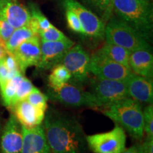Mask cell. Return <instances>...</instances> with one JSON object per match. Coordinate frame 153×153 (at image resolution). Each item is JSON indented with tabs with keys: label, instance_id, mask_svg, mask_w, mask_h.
I'll use <instances>...</instances> for the list:
<instances>
[{
	"label": "cell",
	"instance_id": "obj_12",
	"mask_svg": "<svg viewBox=\"0 0 153 153\" xmlns=\"http://www.w3.org/2000/svg\"><path fill=\"white\" fill-rule=\"evenodd\" d=\"M41 43L39 36L35 35L20 44L12 53L22 74L30 67L38 65L41 54Z\"/></svg>",
	"mask_w": 153,
	"mask_h": 153
},
{
	"label": "cell",
	"instance_id": "obj_23",
	"mask_svg": "<svg viewBox=\"0 0 153 153\" xmlns=\"http://www.w3.org/2000/svg\"><path fill=\"white\" fill-rule=\"evenodd\" d=\"M101 17L104 23L109 20L113 11V0H82Z\"/></svg>",
	"mask_w": 153,
	"mask_h": 153
},
{
	"label": "cell",
	"instance_id": "obj_13",
	"mask_svg": "<svg viewBox=\"0 0 153 153\" xmlns=\"http://www.w3.org/2000/svg\"><path fill=\"white\" fill-rule=\"evenodd\" d=\"M22 126L14 114H11L0 135L1 153H21L22 148Z\"/></svg>",
	"mask_w": 153,
	"mask_h": 153
},
{
	"label": "cell",
	"instance_id": "obj_25",
	"mask_svg": "<svg viewBox=\"0 0 153 153\" xmlns=\"http://www.w3.org/2000/svg\"><path fill=\"white\" fill-rule=\"evenodd\" d=\"M48 97L41 92L36 87H33L30 93L27 96L26 100L30 104L39 109L46 111L48 108Z\"/></svg>",
	"mask_w": 153,
	"mask_h": 153
},
{
	"label": "cell",
	"instance_id": "obj_31",
	"mask_svg": "<svg viewBox=\"0 0 153 153\" xmlns=\"http://www.w3.org/2000/svg\"><path fill=\"white\" fill-rule=\"evenodd\" d=\"M21 72H11L6 66L4 58L0 60V88L4 85L7 80Z\"/></svg>",
	"mask_w": 153,
	"mask_h": 153
},
{
	"label": "cell",
	"instance_id": "obj_9",
	"mask_svg": "<svg viewBox=\"0 0 153 153\" xmlns=\"http://www.w3.org/2000/svg\"><path fill=\"white\" fill-rule=\"evenodd\" d=\"M65 8L71 9L76 14L81 24L83 34L94 39L105 38L106 24L94 13L75 0H63Z\"/></svg>",
	"mask_w": 153,
	"mask_h": 153
},
{
	"label": "cell",
	"instance_id": "obj_7",
	"mask_svg": "<svg viewBox=\"0 0 153 153\" xmlns=\"http://www.w3.org/2000/svg\"><path fill=\"white\" fill-rule=\"evenodd\" d=\"M89 70V73L99 79L123 82H126L133 73L130 68L111 60L98 51L90 57Z\"/></svg>",
	"mask_w": 153,
	"mask_h": 153
},
{
	"label": "cell",
	"instance_id": "obj_24",
	"mask_svg": "<svg viewBox=\"0 0 153 153\" xmlns=\"http://www.w3.org/2000/svg\"><path fill=\"white\" fill-rule=\"evenodd\" d=\"M33 85L31 83V82L29 79H27L26 77L23 76L22 79L21 80L20 83L17 88V91L15 94L14 99H13L12 101H11V106L9 108H11L14 105H15L19 101L24 100L26 99L27 96L30 93L32 89H33Z\"/></svg>",
	"mask_w": 153,
	"mask_h": 153
},
{
	"label": "cell",
	"instance_id": "obj_8",
	"mask_svg": "<svg viewBox=\"0 0 153 153\" xmlns=\"http://www.w3.org/2000/svg\"><path fill=\"white\" fill-rule=\"evenodd\" d=\"M91 92L103 107L130 98L126 82L123 81L95 77L91 81Z\"/></svg>",
	"mask_w": 153,
	"mask_h": 153
},
{
	"label": "cell",
	"instance_id": "obj_6",
	"mask_svg": "<svg viewBox=\"0 0 153 153\" xmlns=\"http://www.w3.org/2000/svg\"><path fill=\"white\" fill-rule=\"evenodd\" d=\"M86 141L94 153H120L126 148V134L117 124L110 131L86 136Z\"/></svg>",
	"mask_w": 153,
	"mask_h": 153
},
{
	"label": "cell",
	"instance_id": "obj_37",
	"mask_svg": "<svg viewBox=\"0 0 153 153\" xmlns=\"http://www.w3.org/2000/svg\"><path fill=\"white\" fill-rule=\"evenodd\" d=\"M145 1H150V0H145Z\"/></svg>",
	"mask_w": 153,
	"mask_h": 153
},
{
	"label": "cell",
	"instance_id": "obj_27",
	"mask_svg": "<svg viewBox=\"0 0 153 153\" xmlns=\"http://www.w3.org/2000/svg\"><path fill=\"white\" fill-rule=\"evenodd\" d=\"M28 10H29L30 17L32 19H33L38 23L40 31L47 29V28H48L52 25L51 24V22L48 20L46 17L42 14V12L39 9V8H38V6L35 4L30 3L29 9Z\"/></svg>",
	"mask_w": 153,
	"mask_h": 153
},
{
	"label": "cell",
	"instance_id": "obj_18",
	"mask_svg": "<svg viewBox=\"0 0 153 153\" xmlns=\"http://www.w3.org/2000/svg\"><path fill=\"white\" fill-rule=\"evenodd\" d=\"M129 67L137 75L152 79L153 55L150 50H137L131 53Z\"/></svg>",
	"mask_w": 153,
	"mask_h": 153
},
{
	"label": "cell",
	"instance_id": "obj_26",
	"mask_svg": "<svg viewBox=\"0 0 153 153\" xmlns=\"http://www.w3.org/2000/svg\"><path fill=\"white\" fill-rule=\"evenodd\" d=\"M38 36L41 37L42 41H60L68 38L53 25H51L47 29L41 30Z\"/></svg>",
	"mask_w": 153,
	"mask_h": 153
},
{
	"label": "cell",
	"instance_id": "obj_21",
	"mask_svg": "<svg viewBox=\"0 0 153 153\" xmlns=\"http://www.w3.org/2000/svg\"><path fill=\"white\" fill-rule=\"evenodd\" d=\"M70 80H72V76L70 72L62 64H60L51 70L48 76L49 87L53 89H59Z\"/></svg>",
	"mask_w": 153,
	"mask_h": 153
},
{
	"label": "cell",
	"instance_id": "obj_3",
	"mask_svg": "<svg viewBox=\"0 0 153 153\" xmlns=\"http://www.w3.org/2000/svg\"><path fill=\"white\" fill-rule=\"evenodd\" d=\"M113 9L119 18L143 34L150 42L152 36V10L145 0H113Z\"/></svg>",
	"mask_w": 153,
	"mask_h": 153
},
{
	"label": "cell",
	"instance_id": "obj_17",
	"mask_svg": "<svg viewBox=\"0 0 153 153\" xmlns=\"http://www.w3.org/2000/svg\"><path fill=\"white\" fill-rule=\"evenodd\" d=\"M11 108L21 125L26 128H33L41 125L46 112L36 108L26 99L19 101Z\"/></svg>",
	"mask_w": 153,
	"mask_h": 153
},
{
	"label": "cell",
	"instance_id": "obj_15",
	"mask_svg": "<svg viewBox=\"0 0 153 153\" xmlns=\"http://www.w3.org/2000/svg\"><path fill=\"white\" fill-rule=\"evenodd\" d=\"M130 98L143 104H152V79L143 77L133 73L126 81Z\"/></svg>",
	"mask_w": 153,
	"mask_h": 153
},
{
	"label": "cell",
	"instance_id": "obj_20",
	"mask_svg": "<svg viewBox=\"0 0 153 153\" xmlns=\"http://www.w3.org/2000/svg\"><path fill=\"white\" fill-rule=\"evenodd\" d=\"M35 35L33 30L28 24L14 29L9 39L5 42V48L7 53L12 54L20 44Z\"/></svg>",
	"mask_w": 153,
	"mask_h": 153
},
{
	"label": "cell",
	"instance_id": "obj_29",
	"mask_svg": "<svg viewBox=\"0 0 153 153\" xmlns=\"http://www.w3.org/2000/svg\"><path fill=\"white\" fill-rule=\"evenodd\" d=\"M65 16L68 27L76 33L83 34V30L77 16L71 9L65 8Z\"/></svg>",
	"mask_w": 153,
	"mask_h": 153
},
{
	"label": "cell",
	"instance_id": "obj_35",
	"mask_svg": "<svg viewBox=\"0 0 153 153\" xmlns=\"http://www.w3.org/2000/svg\"><path fill=\"white\" fill-rule=\"evenodd\" d=\"M7 54V52L5 48V42L0 38V60L4 58Z\"/></svg>",
	"mask_w": 153,
	"mask_h": 153
},
{
	"label": "cell",
	"instance_id": "obj_34",
	"mask_svg": "<svg viewBox=\"0 0 153 153\" xmlns=\"http://www.w3.org/2000/svg\"><path fill=\"white\" fill-rule=\"evenodd\" d=\"M120 153H145L141 148L140 145H133L128 148H125Z\"/></svg>",
	"mask_w": 153,
	"mask_h": 153
},
{
	"label": "cell",
	"instance_id": "obj_19",
	"mask_svg": "<svg viewBox=\"0 0 153 153\" xmlns=\"http://www.w3.org/2000/svg\"><path fill=\"white\" fill-rule=\"evenodd\" d=\"M98 52L115 62L130 68L129 58L131 51L119 45L106 43L99 50Z\"/></svg>",
	"mask_w": 153,
	"mask_h": 153
},
{
	"label": "cell",
	"instance_id": "obj_14",
	"mask_svg": "<svg viewBox=\"0 0 153 153\" xmlns=\"http://www.w3.org/2000/svg\"><path fill=\"white\" fill-rule=\"evenodd\" d=\"M23 142L21 153H50L43 126L26 128L22 126Z\"/></svg>",
	"mask_w": 153,
	"mask_h": 153
},
{
	"label": "cell",
	"instance_id": "obj_33",
	"mask_svg": "<svg viewBox=\"0 0 153 153\" xmlns=\"http://www.w3.org/2000/svg\"><path fill=\"white\" fill-rule=\"evenodd\" d=\"M140 147L145 153H153V137L146 136Z\"/></svg>",
	"mask_w": 153,
	"mask_h": 153
},
{
	"label": "cell",
	"instance_id": "obj_36",
	"mask_svg": "<svg viewBox=\"0 0 153 153\" xmlns=\"http://www.w3.org/2000/svg\"><path fill=\"white\" fill-rule=\"evenodd\" d=\"M1 131H2V129H1V124H0V135H1Z\"/></svg>",
	"mask_w": 153,
	"mask_h": 153
},
{
	"label": "cell",
	"instance_id": "obj_10",
	"mask_svg": "<svg viewBox=\"0 0 153 153\" xmlns=\"http://www.w3.org/2000/svg\"><path fill=\"white\" fill-rule=\"evenodd\" d=\"M90 57L89 53L80 45H74L67 52L61 64L70 72L72 82L83 85L87 81Z\"/></svg>",
	"mask_w": 153,
	"mask_h": 153
},
{
	"label": "cell",
	"instance_id": "obj_5",
	"mask_svg": "<svg viewBox=\"0 0 153 153\" xmlns=\"http://www.w3.org/2000/svg\"><path fill=\"white\" fill-rule=\"evenodd\" d=\"M50 97L61 104L72 106H89L101 108L102 104L92 93L86 91L74 82H69L57 89L50 88L48 91V98Z\"/></svg>",
	"mask_w": 153,
	"mask_h": 153
},
{
	"label": "cell",
	"instance_id": "obj_28",
	"mask_svg": "<svg viewBox=\"0 0 153 153\" xmlns=\"http://www.w3.org/2000/svg\"><path fill=\"white\" fill-rule=\"evenodd\" d=\"M143 128L146 136L153 137V105L148 104L143 108Z\"/></svg>",
	"mask_w": 153,
	"mask_h": 153
},
{
	"label": "cell",
	"instance_id": "obj_22",
	"mask_svg": "<svg viewBox=\"0 0 153 153\" xmlns=\"http://www.w3.org/2000/svg\"><path fill=\"white\" fill-rule=\"evenodd\" d=\"M23 74L22 72H19L13 77L7 80L2 87L0 88V94L2 99L3 104L7 107H10L11 101L14 99L15 94L17 91V88L22 79Z\"/></svg>",
	"mask_w": 153,
	"mask_h": 153
},
{
	"label": "cell",
	"instance_id": "obj_16",
	"mask_svg": "<svg viewBox=\"0 0 153 153\" xmlns=\"http://www.w3.org/2000/svg\"><path fill=\"white\" fill-rule=\"evenodd\" d=\"M0 16L16 28L26 26L29 22V10L17 0H0Z\"/></svg>",
	"mask_w": 153,
	"mask_h": 153
},
{
	"label": "cell",
	"instance_id": "obj_4",
	"mask_svg": "<svg viewBox=\"0 0 153 153\" xmlns=\"http://www.w3.org/2000/svg\"><path fill=\"white\" fill-rule=\"evenodd\" d=\"M106 43L119 45L131 52L137 50H150V41L143 34L117 17H111L105 27Z\"/></svg>",
	"mask_w": 153,
	"mask_h": 153
},
{
	"label": "cell",
	"instance_id": "obj_2",
	"mask_svg": "<svg viewBox=\"0 0 153 153\" xmlns=\"http://www.w3.org/2000/svg\"><path fill=\"white\" fill-rule=\"evenodd\" d=\"M103 114L126 130L133 138L143 139L145 133L140 103L127 98L104 107Z\"/></svg>",
	"mask_w": 153,
	"mask_h": 153
},
{
	"label": "cell",
	"instance_id": "obj_11",
	"mask_svg": "<svg viewBox=\"0 0 153 153\" xmlns=\"http://www.w3.org/2000/svg\"><path fill=\"white\" fill-rule=\"evenodd\" d=\"M74 45V42L69 38L60 41H41V58L36 67L42 70H51L62 63L67 52Z\"/></svg>",
	"mask_w": 153,
	"mask_h": 153
},
{
	"label": "cell",
	"instance_id": "obj_1",
	"mask_svg": "<svg viewBox=\"0 0 153 153\" xmlns=\"http://www.w3.org/2000/svg\"><path fill=\"white\" fill-rule=\"evenodd\" d=\"M42 123L50 153L86 152V136L76 118L52 108L45 112Z\"/></svg>",
	"mask_w": 153,
	"mask_h": 153
},
{
	"label": "cell",
	"instance_id": "obj_32",
	"mask_svg": "<svg viewBox=\"0 0 153 153\" xmlns=\"http://www.w3.org/2000/svg\"><path fill=\"white\" fill-rule=\"evenodd\" d=\"M4 63L7 66V68H8V70L11 72H21L19 70L18 64H17L16 59L14 58V57L13 56L12 54H9L7 53L4 58Z\"/></svg>",
	"mask_w": 153,
	"mask_h": 153
},
{
	"label": "cell",
	"instance_id": "obj_30",
	"mask_svg": "<svg viewBox=\"0 0 153 153\" xmlns=\"http://www.w3.org/2000/svg\"><path fill=\"white\" fill-rule=\"evenodd\" d=\"M15 28L4 18L0 16V38L6 42L9 39Z\"/></svg>",
	"mask_w": 153,
	"mask_h": 153
}]
</instances>
